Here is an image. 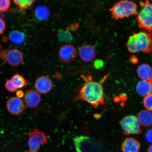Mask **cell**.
Returning <instances> with one entry per match:
<instances>
[{
  "label": "cell",
  "mask_w": 152,
  "mask_h": 152,
  "mask_svg": "<svg viewBox=\"0 0 152 152\" xmlns=\"http://www.w3.org/2000/svg\"><path fill=\"white\" fill-rule=\"evenodd\" d=\"M24 94L23 92L22 91L20 90L17 91L16 94L17 97H18L19 98H22V97L23 96Z\"/></svg>",
  "instance_id": "1f68e13d"
},
{
  "label": "cell",
  "mask_w": 152,
  "mask_h": 152,
  "mask_svg": "<svg viewBox=\"0 0 152 152\" xmlns=\"http://www.w3.org/2000/svg\"><path fill=\"white\" fill-rule=\"evenodd\" d=\"M50 12L49 9L45 6H40L36 7L34 12V16L39 21H45L48 19Z\"/></svg>",
  "instance_id": "d6986e66"
},
{
  "label": "cell",
  "mask_w": 152,
  "mask_h": 152,
  "mask_svg": "<svg viewBox=\"0 0 152 152\" xmlns=\"http://www.w3.org/2000/svg\"><path fill=\"white\" fill-rule=\"evenodd\" d=\"M6 28L5 22L2 19L0 18V35L2 34Z\"/></svg>",
  "instance_id": "f1b7e54d"
},
{
  "label": "cell",
  "mask_w": 152,
  "mask_h": 152,
  "mask_svg": "<svg viewBox=\"0 0 152 152\" xmlns=\"http://www.w3.org/2000/svg\"><path fill=\"white\" fill-rule=\"evenodd\" d=\"M23 100L17 96L11 97L7 101L6 107L7 111L12 115H18L24 110Z\"/></svg>",
  "instance_id": "8fae6325"
},
{
  "label": "cell",
  "mask_w": 152,
  "mask_h": 152,
  "mask_svg": "<svg viewBox=\"0 0 152 152\" xmlns=\"http://www.w3.org/2000/svg\"><path fill=\"white\" fill-rule=\"evenodd\" d=\"M29 138L28 145L30 152H38L40 146L47 142V138L44 133L36 129L28 133Z\"/></svg>",
  "instance_id": "ba28073f"
},
{
  "label": "cell",
  "mask_w": 152,
  "mask_h": 152,
  "mask_svg": "<svg viewBox=\"0 0 152 152\" xmlns=\"http://www.w3.org/2000/svg\"><path fill=\"white\" fill-rule=\"evenodd\" d=\"M126 46L131 53L151 52L152 51V34L145 30L133 33L129 37Z\"/></svg>",
  "instance_id": "7a4b0ae2"
},
{
  "label": "cell",
  "mask_w": 152,
  "mask_h": 152,
  "mask_svg": "<svg viewBox=\"0 0 152 152\" xmlns=\"http://www.w3.org/2000/svg\"><path fill=\"white\" fill-rule=\"evenodd\" d=\"M113 18L119 20L134 16L137 13V6L130 0H121L110 9Z\"/></svg>",
  "instance_id": "3957f363"
},
{
  "label": "cell",
  "mask_w": 152,
  "mask_h": 152,
  "mask_svg": "<svg viewBox=\"0 0 152 152\" xmlns=\"http://www.w3.org/2000/svg\"><path fill=\"white\" fill-rule=\"evenodd\" d=\"M11 0H0V11H8L11 5Z\"/></svg>",
  "instance_id": "cb8c5ba5"
},
{
  "label": "cell",
  "mask_w": 152,
  "mask_h": 152,
  "mask_svg": "<svg viewBox=\"0 0 152 152\" xmlns=\"http://www.w3.org/2000/svg\"><path fill=\"white\" fill-rule=\"evenodd\" d=\"M58 2L60 4H64L67 3L68 0H58Z\"/></svg>",
  "instance_id": "d6a6232c"
},
{
  "label": "cell",
  "mask_w": 152,
  "mask_h": 152,
  "mask_svg": "<svg viewBox=\"0 0 152 152\" xmlns=\"http://www.w3.org/2000/svg\"><path fill=\"white\" fill-rule=\"evenodd\" d=\"M140 148V142L132 138H126L121 145L123 152H138Z\"/></svg>",
  "instance_id": "5bb4252c"
},
{
  "label": "cell",
  "mask_w": 152,
  "mask_h": 152,
  "mask_svg": "<svg viewBox=\"0 0 152 152\" xmlns=\"http://www.w3.org/2000/svg\"><path fill=\"white\" fill-rule=\"evenodd\" d=\"M148 152H152V144L149 146L148 149Z\"/></svg>",
  "instance_id": "836d02e7"
},
{
  "label": "cell",
  "mask_w": 152,
  "mask_h": 152,
  "mask_svg": "<svg viewBox=\"0 0 152 152\" xmlns=\"http://www.w3.org/2000/svg\"><path fill=\"white\" fill-rule=\"evenodd\" d=\"M104 64V63L102 60H96L94 62V67L96 69H100L102 67Z\"/></svg>",
  "instance_id": "83f0119b"
},
{
  "label": "cell",
  "mask_w": 152,
  "mask_h": 152,
  "mask_svg": "<svg viewBox=\"0 0 152 152\" xmlns=\"http://www.w3.org/2000/svg\"><path fill=\"white\" fill-rule=\"evenodd\" d=\"M79 1L82 2L83 1H84V0H79Z\"/></svg>",
  "instance_id": "d590c367"
},
{
  "label": "cell",
  "mask_w": 152,
  "mask_h": 152,
  "mask_svg": "<svg viewBox=\"0 0 152 152\" xmlns=\"http://www.w3.org/2000/svg\"><path fill=\"white\" fill-rule=\"evenodd\" d=\"M0 58L3 60V64L7 62L9 65L17 66L23 62L24 56L23 53L16 49H5L0 52Z\"/></svg>",
  "instance_id": "52a82bcc"
},
{
  "label": "cell",
  "mask_w": 152,
  "mask_h": 152,
  "mask_svg": "<svg viewBox=\"0 0 152 152\" xmlns=\"http://www.w3.org/2000/svg\"><path fill=\"white\" fill-rule=\"evenodd\" d=\"M141 9L138 13L137 20L140 27L148 31L152 30V3L148 1L140 3Z\"/></svg>",
  "instance_id": "277c9868"
},
{
  "label": "cell",
  "mask_w": 152,
  "mask_h": 152,
  "mask_svg": "<svg viewBox=\"0 0 152 152\" xmlns=\"http://www.w3.org/2000/svg\"><path fill=\"white\" fill-rule=\"evenodd\" d=\"M9 38L11 42L18 46L23 45L26 40V34L18 30L11 32L9 34Z\"/></svg>",
  "instance_id": "ac0fdd59"
},
{
  "label": "cell",
  "mask_w": 152,
  "mask_h": 152,
  "mask_svg": "<svg viewBox=\"0 0 152 152\" xmlns=\"http://www.w3.org/2000/svg\"><path fill=\"white\" fill-rule=\"evenodd\" d=\"M77 55V51L73 45L69 44L63 45L58 51L60 60L64 63L68 64L75 60Z\"/></svg>",
  "instance_id": "9c48e42d"
},
{
  "label": "cell",
  "mask_w": 152,
  "mask_h": 152,
  "mask_svg": "<svg viewBox=\"0 0 152 152\" xmlns=\"http://www.w3.org/2000/svg\"><path fill=\"white\" fill-rule=\"evenodd\" d=\"M137 73L142 80L151 81L152 80V67L149 64H140L138 67Z\"/></svg>",
  "instance_id": "9a60e30c"
},
{
  "label": "cell",
  "mask_w": 152,
  "mask_h": 152,
  "mask_svg": "<svg viewBox=\"0 0 152 152\" xmlns=\"http://www.w3.org/2000/svg\"><path fill=\"white\" fill-rule=\"evenodd\" d=\"M74 142L77 152H101L98 142L89 137H76L74 139Z\"/></svg>",
  "instance_id": "5b68a950"
},
{
  "label": "cell",
  "mask_w": 152,
  "mask_h": 152,
  "mask_svg": "<svg viewBox=\"0 0 152 152\" xmlns=\"http://www.w3.org/2000/svg\"><path fill=\"white\" fill-rule=\"evenodd\" d=\"M41 95L35 90L26 91L23 96V101L26 105L30 108L37 107L41 102Z\"/></svg>",
  "instance_id": "7c38bea8"
},
{
  "label": "cell",
  "mask_w": 152,
  "mask_h": 152,
  "mask_svg": "<svg viewBox=\"0 0 152 152\" xmlns=\"http://www.w3.org/2000/svg\"><path fill=\"white\" fill-rule=\"evenodd\" d=\"M140 125L145 127H149L152 125V112L147 109L141 110L137 117Z\"/></svg>",
  "instance_id": "e0dca14e"
},
{
  "label": "cell",
  "mask_w": 152,
  "mask_h": 152,
  "mask_svg": "<svg viewBox=\"0 0 152 152\" xmlns=\"http://www.w3.org/2000/svg\"><path fill=\"white\" fill-rule=\"evenodd\" d=\"M79 26V24L75 22H74L66 28V30L68 31H75L78 30Z\"/></svg>",
  "instance_id": "484cf974"
},
{
  "label": "cell",
  "mask_w": 152,
  "mask_h": 152,
  "mask_svg": "<svg viewBox=\"0 0 152 152\" xmlns=\"http://www.w3.org/2000/svg\"><path fill=\"white\" fill-rule=\"evenodd\" d=\"M1 43H0V51H1Z\"/></svg>",
  "instance_id": "e575fe53"
},
{
  "label": "cell",
  "mask_w": 152,
  "mask_h": 152,
  "mask_svg": "<svg viewBox=\"0 0 152 152\" xmlns=\"http://www.w3.org/2000/svg\"><path fill=\"white\" fill-rule=\"evenodd\" d=\"M151 2H152V0H151Z\"/></svg>",
  "instance_id": "f35d334b"
},
{
  "label": "cell",
  "mask_w": 152,
  "mask_h": 152,
  "mask_svg": "<svg viewBox=\"0 0 152 152\" xmlns=\"http://www.w3.org/2000/svg\"><path fill=\"white\" fill-rule=\"evenodd\" d=\"M130 62L133 64H136L138 61V60L137 58L135 56H132L130 57Z\"/></svg>",
  "instance_id": "f546056e"
},
{
  "label": "cell",
  "mask_w": 152,
  "mask_h": 152,
  "mask_svg": "<svg viewBox=\"0 0 152 152\" xmlns=\"http://www.w3.org/2000/svg\"><path fill=\"white\" fill-rule=\"evenodd\" d=\"M13 84L16 88L20 89L28 85V82L25 79L23 76L19 74H15L11 78Z\"/></svg>",
  "instance_id": "ffe728a7"
},
{
  "label": "cell",
  "mask_w": 152,
  "mask_h": 152,
  "mask_svg": "<svg viewBox=\"0 0 152 152\" xmlns=\"http://www.w3.org/2000/svg\"><path fill=\"white\" fill-rule=\"evenodd\" d=\"M61 17L59 14L56 13L53 15V18L56 22H58L60 20Z\"/></svg>",
  "instance_id": "4dcf8cb0"
},
{
  "label": "cell",
  "mask_w": 152,
  "mask_h": 152,
  "mask_svg": "<svg viewBox=\"0 0 152 152\" xmlns=\"http://www.w3.org/2000/svg\"><path fill=\"white\" fill-rule=\"evenodd\" d=\"M145 138L146 141L149 143L152 144V128L149 129L146 132Z\"/></svg>",
  "instance_id": "4316f807"
},
{
  "label": "cell",
  "mask_w": 152,
  "mask_h": 152,
  "mask_svg": "<svg viewBox=\"0 0 152 152\" xmlns=\"http://www.w3.org/2000/svg\"><path fill=\"white\" fill-rule=\"evenodd\" d=\"M96 55L95 47L90 44L82 45L79 49V55L83 62H89L94 59Z\"/></svg>",
  "instance_id": "4fadbf2b"
},
{
  "label": "cell",
  "mask_w": 152,
  "mask_h": 152,
  "mask_svg": "<svg viewBox=\"0 0 152 152\" xmlns=\"http://www.w3.org/2000/svg\"><path fill=\"white\" fill-rule=\"evenodd\" d=\"M85 83L74 98V100H83L95 108L103 104L104 94L101 83L93 80L91 76L81 75Z\"/></svg>",
  "instance_id": "6da1fadb"
},
{
  "label": "cell",
  "mask_w": 152,
  "mask_h": 152,
  "mask_svg": "<svg viewBox=\"0 0 152 152\" xmlns=\"http://www.w3.org/2000/svg\"><path fill=\"white\" fill-rule=\"evenodd\" d=\"M14 3L21 10L31 8L36 0H13Z\"/></svg>",
  "instance_id": "7402d4cb"
},
{
  "label": "cell",
  "mask_w": 152,
  "mask_h": 152,
  "mask_svg": "<svg viewBox=\"0 0 152 152\" xmlns=\"http://www.w3.org/2000/svg\"><path fill=\"white\" fill-rule=\"evenodd\" d=\"M143 103L146 109L152 112V94L144 97Z\"/></svg>",
  "instance_id": "603a6c76"
},
{
  "label": "cell",
  "mask_w": 152,
  "mask_h": 152,
  "mask_svg": "<svg viewBox=\"0 0 152 152\" xmlns=\"http://www.w3.org/2000/svg\"><path fill=\"white\" fill-rule=\"evenodd\" d=\"M58 37L60 42L70 43L73 40V37L68 30L60 29L58 30Z\"/></svg>",
  "instance_id": "44dd1931"
},
{
  "label": "cell",
  "mask_w": 152,
  "mask_h": 152,
  "mask_svg": "<svg viewBox=\"0 0 152 152\" xmlns=\"http://www.w3.org/2000/svg\"><path fill=\"white\" fill-rule=\"evenodd\" d=\"M151 83H152V80L151 81Z\"/></svg>",
  "instance_id": "74e56055"
},
{
  "label": "cell",
  "mask_w": 152,
  "mask_h": 152,
  "mask_svg": "<svg viewBox=\"0 0 152 152\" xmlns=\"http://www.w3.org/2000/svg\"><path fill=\"white\" fill-rule=\"evenodd\" d=\"M5 87L7 90L11 92H14L18 90L15 87L11 80H8L5 83Z\"/></svg>",
  "instance_id": "d4e9b609"
},
{
  "label": "cell",
  "mask_w": 152,
  "mask_h": 152,
  "mask_svg": "<svg viewBox=\"0 0 152 152\" xmlns=\"http://www.w3.org/2000/svg\"><path fill=\"white\" fill-rule=\"evenodd\" d=\"M120 123L125 134H138L142 132L141 125L136 116H126L121 120Z\"/></svg>",
  "instance_id": "8992f818"
},
{
  "label": "cell",
  "mask_w": 152,
  "mask_h": 152,
  "mask_svg": "<svg viewBox=\"0 0 152 152\" xmlns=\"http://www.w3.org/2000/svg\"><path fill=\"white\" fill-rule=\"evenodd\" d=\"M136 90L139 95L144 97L152 94V83L151 81L141 80L137 84Z\"/></svg>",
  "instance_id": "2e32d148"
},
{
  "label": "cell",
  "mask_w": 152,
  "mask_h": 152,
  "mask_svg": "<svg viewBox=\"0 0 152 152\" xmlns=\"http://www.w3.org/2000/svg\"><path fill=\"white\" fill-rule=\"evenodd\" d=\"M34 87L36 90L39 94H47L52 90L53 81L50 77L47 76H41L36 80Z\"/></svg>",
  "instance_id": "30bf717a"
},
{
  "label": "cell",
  "mask_w": 152,
  "mask_h": 152,
  "mask_svg": "<svg viewBox=\"0 0 152 152\" xmlns=\"http://www.w3.org/2000/svg\"><path fill=\"white\" fill-rule=\"evenodd\" d=\"M30 152V151H25V152Z\"/></svg>",
  "instance_id": "8d00e7d4"
}]
</instances>
